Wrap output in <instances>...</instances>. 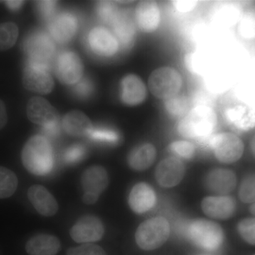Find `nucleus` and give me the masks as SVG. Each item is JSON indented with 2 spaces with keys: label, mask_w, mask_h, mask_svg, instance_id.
<instances>
[{
  "label": "nucleus",
  "mask_w": 255,
  "mask_h": 255,
  "mask_svg": "<svg viewBox=\"0 0 255 255\" xmlns=\"http://www.w3.org/2000/svg\"><path fill=\"white\" fill-rule=\"evenodd\" d=\"M251 211L253 214H255V203L254 204H253V206L251 207Z\"/></svg>",
  "instance_id": "49"
},
{
  "label": "nucleus",
  "mask_w": 255,
  "mask_h": 255,
  "mask_svg": "<svg viewBox=\"0 0 255 255\" xmlns=\"http://www.w3.org/2000/svg\"><path fill=\"white\" fill-rule=\"evenodd\" d=\"M98 196L93 195V194H85L83 196V201L85 204L91 205V204H95L98 200Z\"/></svg>",
  "instance_id": "46"
},
{
  "label": "nucleus",
  "mask_w": 255,
  "mask_h": 255,
  "mask_svg": "<svg viewBox=\"0 0 255 255\" xmlns=\"http://www.w3.org/2000/svg\"><path fill=\"white\" fill-rule=\"evenodd\" d=\"M190 102L187 97L179 95L166 100L164 107L172 117H184L189 112Z\"/></svg>",
  "instance_id": "31"
},
{
  "label": "nucleus",
  "mask_w": 255,
  "mask_h": 255,
  "mask_svg": "<svg viewBox=\"0 0 255 255\" xmlns=\"http://www.w3.org/2000/svg\"></svg>",
  "instance_id": "51"
},
{
  "label": "nucleus",
  "mask_w": 255,
  "mask_h": 255,
  "mask_svg": "<svg viewBox=\"0 0 255 255\" xmlns=\"http://www.w3.org/2000/svg\"><path fill=\"white\" fill-rule=\"evenodd\" d=\"M240 10L231 3H221L215 7L214 17L221 24L234 23L239 18Z\"/></svg>",
  "instance_id": "27"
},
{
  "label": "nucleus",
  "mask_w": 255,
  "mask_h": 255,
  "mask_svg": "<svg viewBox=\"0 0 255 255\" xmlns=\"http://www.w3.org/2000/svg\"><path fill=\"white\" fill-rule=\"evenodd\" d=\"M207 216L215 219H226L236 211V201L230 196H211L204 199L201 204Z\"/></svg>",
  "instance_id": "19"
},
{
  "label": "nucleus",
  "mask_w": 255,
  "mask_h": 255,
  "mask_svg": "<svg viewBox=\"0 0 255 255\" xmlns=\"http://www.w3.org/2000/svg\"><path fill=\"white\" fill-rule=\"evenodd\" d=\"M239 196L243 202H255V174L245 178L240 188Z\"/></svg>",
  "instance_id": "36"
},
{
  "label": "nucleus",
  "mask_w": 255,
  "mask_h": 255,
  "mask_svg": "<svg viewBox=\"0 0 255 255\" xmlns=\"http://www.w3.org/2000/svg\"><path fill=\"white\" fill-rule=\"evenodd\" d=\"M216 122V114L211 107L198 106L183 117L178 125V131L189 138H203L214 131Z\"/></svg>",
  "instance_id": "2"
},
{
  "label": "nucleus",
  "mask_w": 255,
  "mask_h": 255,
  "mask_svg": "<svg viewBox=\"0 0 255 255\" xmlns=\"http://www.w3.org/2000/svg\"><path fill=\"white\" fill-rule=\"evenodd\" d=\"M122 102L128 106L140 105L147 97V90L141 79L135 75L124 77L121 83Z\"/></svg>",
  "instance_id": "16"
},
{
  "label": "nucleus",
  "mask_w": 255,
  "mask_h": 255,
  "mask_svg": "<svg viewBox=\"0 0 255 255\" xmlns=\"http://www.w3.org/2000/svg\"><path fill=\"white\" fill-rule=\"evenodd\" d=\"M206 185L209 190L214 192L228 194L236 187V174L230 169H215L206 177Z\"/></svg>",
  "instance_id": "23"
},
{
  "label": "nucleus",
  "mask_w": 255,
  "mask_h": 255,
  "mask_svg": "<svg viewBox=\"0 0 255 255\" xmlns=\"http://www.w3.org/2000/svg\"><path fill=\"white\" fill-rule=\"evenodd\" d=\"M238 31L246 39L255 38V6L246 11L240 20Z\"/></svg>",
  "instance_id": "32"
},
{
  "label": "nucleus",
  "mask_w": 255,
  "mask_h": 255,
  "mask_svg": "<svg viewBox=\"0 0 255 255\" xmlns=\"http://www.w3.org/2000/svg\"><path fill=\"white\" fill-rule=\"evenodd\" d=\"M156 157L155 147L150 143L142 144L135 147L129 154L128 162L132 169L144 170L153 163Z\"/></svg>",
  "instance_id": "26"
},
{
  "label": "nucleus",
  "mask_w": 255,
  "mask_h": 255,
  "mask_svg": "<svg viewBox=\"0 0 255 255\" xmlns=\"http://www.w3.org/2000/svg\"><path fill=\"white\" fill-rule=\"evenodd\" d=\"M94 92V85L89 79H82L74 87V94L80 99L90 97Z\"/></svg>",
  "instance_id": "41"
},
{
  "label": "nucleus",
  "mask_w": 255,
  "mask_h": 255,
  "mask_svg": "<svg viewBox=\"0 0 255 255\" xmlns=\"http://www.w3.org/2000/svg\"><path fill=\"white\" fill-rule=\"evenodd\" d=\"M78 27V21L76 17L73 14L65 12L52 18L48 28L53 40L59 43H65L71 41Z\"/></svg>",
  "instance_id": "14"
},
{
  "label": "nucleus",
  "mask_w": 255,
  "mask_h": 255,
  "mask_svg": "<svg viewBox=\"0 0 255 255\" xmlns=\"http://www.w3.org/2000/svg\"><path fill=\"white\" fill-rule=\"evenodd\" d=\"M86 155L85 146L76 144L69 147L63 154V159L66 163L75 164L80 162Z\"/></svg>",
  "instance_id": "38"
},
{
  "label": "nucleus",
  "mask_w": 255,
  "mask_h": 255,
  "mask_svg": "<svg viewBox=\"0 0 255 255\" xmlns=\"http://www.w3.org/2000/svg\"><path fill=\"white\" fill-rule=\"evenodd\" d=\"M251 148L252 151H253V154H254L255 156V137H253V140H252Z\"/></svg>",
  "instance_id": "48"
},
{
  "label": "nucleus",
  "mask_w": 255,
  "mask_h": 255,
  "mask_svg": "<svg viewBox=\"0 0 255 255\" xmlns=\"http://www.w3.org/2000/svg\"><path fill=\"white\" fill-rule=\"evenodd\" d=\"M23 50L28 61L50 67V60L55 55V46L53 38L43 31L31 33L23 43Z\"/></svg>",
  "instance_id": "7"
},
{
  "label": "nucleus",
  "mask_w": 255,
  "mask_h": 255,
  "mask_svg": "<svg viewBox=\"0 0 255 255\" xmlns=\"http://www.w3.org/2000/svg\"><path fill=\"white\" fill-rule=\"evenodd\" d=\"M28 118L41 127L58 123V114L49 102L41 97H34L28 101L26 107Z\"/></svg>",
  "instance_id": "12"
},
{
  "label": "nucleus",
  "mask_w": 255,
  "mask_h": 255,
  "mask_svg": "<svg viewBox=\"0 0 255 255\" xmlns=\"http://www.w3.org/2000/svg\"><path fill=\"white\" fill-rule=\"evenodd\" d=\"M28 198L33 207L42 216L50 217L58 211V203L54 196L43 186H31L28 189Z\"/></svg>",
  "instance_id": "17"
},
{
  "label": "nucleus",
  "mask_w": 255,
  "mask_h": 255,
  "mask_svg": "<svg viewBox=\"0 0 255 255\" xmlns=\"http://www.w3.org/2000/svg\"><path fill=\"white\" fill-rule=\"evenodd\" d=\"M49 66L28 61L23 72L25 88L40 94H48L54 87V80L49 73Z\"/></svg>",
  "instance_id": "8"
},
{
  "label": "nucleus",
  "mask_w": 255,
  "mask_h": 255,
  "mask_svg": "<svg viewBox=\"0 0 255 255\" xmlns=\"http://www.w3.org/2000/svg\"><path fill=\"white\" fill-rule=\"evenodd\" d=\"M63 130L73 137L88 136L93 126L90 119L80 111H72L63 117Z\"/></svg>",
  "instance_id": "22"
},
{
  "label": "nucleus",
  "mask_w": 255,
  "mask_h": 255,
  "mask_svg": "<svg viewBox=\"0 0 255 255\" xmlns=\"http://www.w3.org/2000/svg\"><path fill=\"white\" fill-rule=\"evenodd\" d=\"M7 122V113L4 102L0 100V130L5 127Z\"/></svg>",
  "instance_id": "45"
},
{
  "label": "nucleus",
  "mask_w": 255,
  "mask_h": 255,
  "mask_svg": "<svg viewBox=\"0 0 255 255\" xmlns=\"http://www.w3.org/2000/svg\"><path fill=\"white\" fill-rule=\"evenodd\" d=\"M211 147L216 158L224 163H232L241 158L244 145L241 139L231 132H223L215 135Z\"/></svg>",
  "instance_id": "9"
},
{
  "label": "nucleus",
  "mask_w": 255,
  "mask_h": 255,
  "mask_svg": "<svg viewBox=\"0 0 255 255\" xmlns=\"http://www.w3.org/2000/svg\"><path fill=\"white\" fill-rule=\"evenodd\" d=\"M148 85L152 95L166 100L179 95L182 86V79L177 70L163 67L152 72Z\"/></svg>",
  "instance_id": "5"
},
{
  "label": "nucleus",
  "mask_w": 255,
  "mask_h": 255,
  "mask_svg": "<svg viewBox=\"0 0 255 255\" xmlns=\"http://www.w3.org/2000/svg\"><path fill=\"white\" fill-rule=\"evenodd\" d=\"M206 85L214 92H222L227 87L228 78L226 72L215 70L208 73L206 80Z\"/></svg>",
  "instance_id": "33"
},
{
  "label": "nucleus",
  "mask_w": 255,
  "mask_h": 255,
  "mask_svg": "<svg viewBox=\"0 0 255 255\" xmlns=\"http://www.w3.org/2000/svg\"><path fill=\"white\" fill-rule=\"evenodd\" d=\"M155 201V191L145 183H139L134 186L129 195V206L137 214H143L152 209Z\"/></svg>",
  "instance_id": "21"
},
{
  "label": "nucleus",
  "mask_w": 255,
  "mask_h": 255,
  "mask_svg": "<svg viewBox=\"0 0 255 255\" xmlns=\"http://www.w3.org/2000/svg\"><path fill=\"white\" fill-rule=\"evenodd\" d=\"M92 141L114 143L118 142L119 136L117 132L107 128H93L88 135Z\"/></svg>",
  "instance_id": "35"
},
{
  "label": "nucleus",
  "mask_w": 255,
  "mask_h": 255,
  "mask_svg": "<svg viewBox=\"0 0 255 255\" xmlns=\"http://www.w3.org/2000/svg\"><path fill=\"white\" fill-rule=\"evenodd\" d=\"M87 41L92 51L100 56H112L119 48L115 36L105 28H93L89 33Z\"/></svg>",
  "instance_id": "13"
},
{
  "label": "nucleus",
  "mask_w": 255,
  "mask_h": 255,
  "mask_svg": "<svg viewBox=\"0 0 255 255\" xmlns=\"http://www.w3.org/2000/svg\"><path fill=\"white\" fill-rule=\"evenodd\" d=\"M171 152L179 157L186 159H191L195 152V147L192 143L184 140L172 142L170 145Z\"/></svg>",
  "instance_id": "37"
},
{
  "label": "nucleus",
  "mask_w": 255,
  "mask_h": 255,
  "mask_svg": "<svg viewBox=\"0 0 255 255\" xmlns=\"http://www.w3.org/2000/svg\"><path fill=\"white\" fill-rule=\"evenodd\" d=\"M169 232L168 221L163 217H156L147 220L139 226L135 233V241L144 251H152L167 241Z\"/></svg>",
  "instance_id": "4"
},
{
  "label": "nucleus",
  "mask_w": 255,
  "mask_h": 255,
  "mask_svg": "<svg viewBox=\"0 0 255 255\" xmlns=\"http://www.w3.org/2000/svg\"><path fill=\"white\" fill-rule=\"evenodd\" d=\"M17 185L16 174L10 169L0 166V199H6L12 196Z\"/></svg>",
  "instance_id": "28"
},
{
  "label": "nucleus",
  "mask_w": 255,
  "mask_h": 255,
  "mask_svg": "<svg viewBox=\"0 0 255 255\" xmlns=\"http://www.w3.org/2000/svg\"><path fill=\"white\" fill-rule=\"evenodd\" d=\"M119 46L130 48L135 38V28L133 23L127 15L119 13L112 23Z\"/></svg>",
  "instance_id": "25"
},
{
  "label": "nucleus",
  "mask_w": 255,
  "mask_h": 255,
  "mask_svg": "<svg viewBox=\"0 0 255 255\" xmlns=\"http://www.w3.org/2000/svg\"><path fill=\"white\" fill-rule=\"evenodd\" d=\"M37 9L42 17L46 20H51L54 17L56 11L57 1H36Z\"/></svg>",
  "instance_id": "42"
},
{
  "label": "nucleus",
  "mask_w": 255,
  "mask_h": 255,
  "mask_svg": "<svg viewBox=\"0 0 255 255\" xmlns=\"http://www.w3.org/2000/svg\"><path fill=\"white\" fill-rule=\"evenodd\" d=\"M55 70L57 78L65 85H76L83 75L81 60L71 51H64L57 57Z\"/></svg>",
  "instance_id": "10"
},
{
  "label": "nucleus",
  "mask_w": 255,
  "mask_h": 255,
  "mask_svg": "<svg viewBox=\"0 0 255 255\" xmlns=\"http://www.w3.org/2000/svg\"><path fill=\"white\" fill-rule=\"evenodd\" d=\"M18 28L13 22L0 23V51L9 50L16 43Z\"/></svg>",
  "instance_id": "30"
},
{
  "label": "nucleus",
  "mask_w": 255,
  "mask_h": 255,
  "mask_svg": "<svg viewBox=\"0 0 255 255\" xmlns=\"http://www.w3.org/2000/svg\"><path fill=\"white\" fill-rule=\"evenodd\" d=\"M81 183L85 194H93L100 197L108 186V174L102 166H92L82 174Z\"/></svg>",
  "instance_id": "20"
},
{
  "label": "nucleus",
  "mask_w": 255,
  "mask_h": 255,
  "mask_svg": "<svg viewBox=\"0 0 255 255\" xmlns=\"http://www.w3.org/2000/svg\"><path fill=\"white\" fill-rule=\"evenodd\" d=\"M67 255H107L105 251L97 245L87 244L71 248L67 252Z\"/></svg>",
  "instance_id": "40"
},
{
  "label": "nucleus",
  "mask_w": 255,
  "mask_h": 255,
  "mask_svg": "<svg viewBox=\"0 0 255 255\" xmlns=\"http://www.w3.org/2000/svg\"><path fill=\"white\" fill-rule=\"evenodd\" d=\"M228 123L239 130H248L255 127V87L240 95L234 105L226 112Z\"/></svg>",
  "instance_id": "3"
},
{
  "label": "nucleus",
  "mask_w": 255,
  "mask_h": 255,
  "mask_svg": "<svg viewBox=\"0 0 255 255\" xmlns=\"http://www.w3.org/2000/svg\"><path fill=\"white\" fill-rule=\"evenodd\" d=\"M97 12L99 17L105 23H112L118 16L119 10L113 1H98Z\"/></svg>",
  "instance_id": "34"
},
{
  "label": "nucleus",
  "mask_w": 255,
  "mask_h": 255,
  "mask_svg": "<svg viewBox=\"0 0 255 255\" xmlns=\"http://www.w3.org/2000/svg\"><path fill=\"white\" fill-rule=\"evenodd\" d=\"M185 63L188 70L196 75H204L210 68V60L207 55L199 52L187 54Z\"/></svg>",
  "instance_id": "29"
},
{
  "label": "nucleus",
  "mask_w": 255,
  "mask_h": 255,
  "mask_svg": "<svg viewBox=\"0 0 255 255\" xmlns=\"http://www.w3.org/2000/svg\"><path fill=\"white\" fill-rule=\"evenodd\" d=\"M135 21L138 27L145 32H153L160 22V11L155 1H142L135 9Z\"/></svg>",
  "instance_id": "18"
},
{
  "label": "nucleus",
  "mask_w": 255,
  "mask_h": 255,
  "mask_svg": "<svg viewBox=\"0 0 255 255\" xmlns=\"http://www.w3.org/2000/svg\"></svg>",
  "instance_id": "50"
},
{
  "label": "nucleus",
  "mask_w": 255,
  "mask_h": 255,
  "mask_svg": "<svg viewBox=\"0 0 255 255\" xmlns=\"http://www.w3.org/2000/svg\"><path fill=\"white\" fill-rule=\"evenodd\" d=\"M43 132L48 136L55 137L59 133V124L56 123L47 126V127H43Z\"/></svg>",
  "instance_id": "44"
},
{
  "label": "nucleus",
  "mask_w": 255,
  "mask_h": 255,
  "mask_svg": "<svg viewBox=\"0 0 255 255\" xmlns=\"http://www.w3.org/2000/svg\"><path fill=\"white\" fill-rule=\"evenodd\" d=\"M60 249L59 240L51 235H36L26 245V251L29 255H55Z\"/></svg>",
  "instance_id": "24"
},
{
  "label": "nucleus",
  "mask_w": 255,
  "mask_h": 255,
  "mask_svg": "<svg viewBox=\"0 0 255 255\" xmlns=\"http://www.w3.org/2000/svg\"><path fill=\"white\" fill-rule=\"evenodd\" d=\"M25 1H6L5 3L11 10H17L21 7Z\"/></svg>",
  "instance_id": "47"
},
{
  "label": "nucleus",
  "mask_w": 255,
  "mask_h": 255,
  "mask_svg": "<svg viewBox=\"0 0 255 255\" xmlns=\"http://www.w3.org/2000/svg\"><path fill=\"white\" fill-rule=\"evenodd\" d=\"M21 159L25 168L37 176L49 174L53 167V152L46 137L41 135L31 137L23 146Z\"/></svg>",
  "instance_id": "1"
},
{
  "label": "nucleus",
  "mask_w": 255,
  "mask_h": 255,
  "mask_svg": "<svg viewBox=\"0 0 255 255\" xmlns=\"http://www.w3.org/2000/svg\"><path fill=\"white\" fill-rule=\"evenodd\" d=\"M185 167L180 159L177 157H167L161 161L156 169L157 182L162 187H172L182 180Z\"/></svg>",
  "instance_id": "15"
},
{
  "label": "nucleus",
  "mask_w": 255,
  "mask_h": 255,
  "mask_svg": "<svg viewBox=\"0 0 255 255\" xmlns=\"http://www.w3.org/2000/svg\"><path fill=\"white\" fill-rule=\"evenodd\" d=\"M174 7L180 12H189L194 9L197 4L196 1H173Z\"/></svg>",
  "instance_id": "43"
},
{
  "label": "nucleus",
  "mask_w": 255,
  "mask_h": 255,
  "mask_svg": "<svg viewBox=\"0 0 255 255\" xmlns=\"http://www.w3.org/2000/svg\"><path fill=\"white\" fill-rule=\"evenodd\" d=\"M238 231L245 241L255 245V219L242 221L238 225Z\"/></svg>",
  "instance_id": "39"
},
{
  "label": "nucleus",
  "mask_w": 255,
  "mask_h": 255,
  "mask_svg": "<svg viewBox=\"0 0 255 255\" xmlns=\"http://www.w3.org/2000/svg\"><path fill=\"white\" fill-rule=\"evenodd\" d=\"M105 233L101 220L93 215L82 216L70 229V236L78 243H94L100 241Z\"/></svg>",
  "instance_id": "11"
},
{
  "label": "nucleus",
  "mask_w": 255,
  "mask_h": 255,
  "mask_svg": "<svg viewBox=\"0 0 255 255\" xmlns=\"http://www.w3.org/2000/svg\"><path fill=\"white\" fill-rule=\"evenodd\" d=\"M188 236L196 246L206 251H216L222 244V228L217 223L198 220L188 228Z\"/></svg>",
  "instance_id": "6"
}]
</instances>
